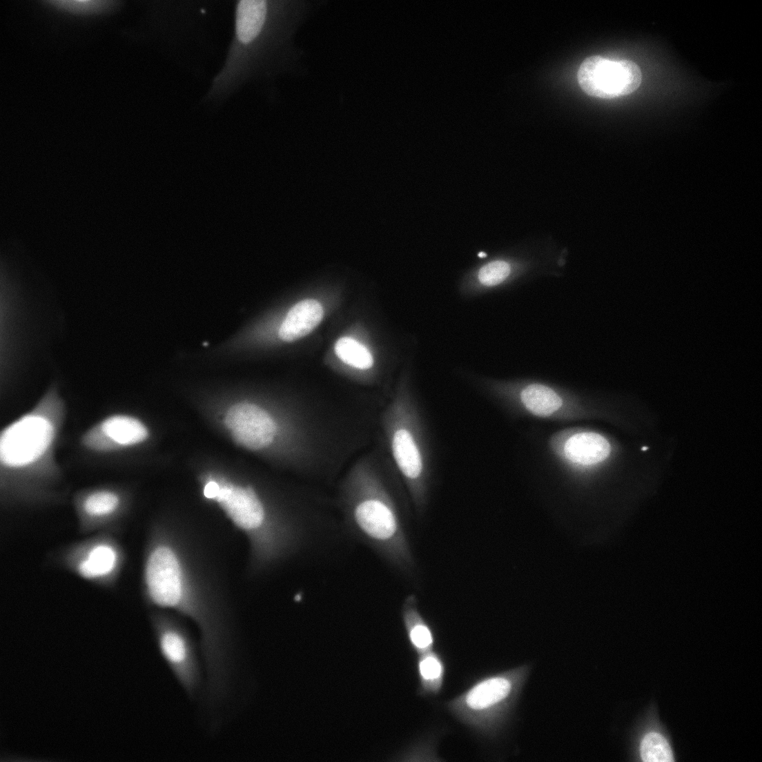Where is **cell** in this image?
Segmentation results:
<instances>
[{
  "mask_svg": "<svg viewBox=\"0 0 762 762\" xmlns=\"http://www.w3.org/2000/svg\"><path fill=\"white\" fill-rule=\"evenodd\" d=\"M510 272L511 267L509 263L502 260H496L483 266L478 272V278L482 284L493 286L502 282L509 275Z\"/></svg>",
  "mask_w": 762,
  "mask_h": 762,
  "instance_id": "cell-19",
  "label": "cell"
},
{
  "mask_svg": "<svg viewBox=\"0 0 762 762\" xmlns=\"http://www.w3.org/2000/svg\"><path fill=\"white\" fill-rule=\"evenodd\" d=\"M641 755L645 762L673 761L670 745L661 734L651 732L645 736L641 744Z\"/></svg>",
  "mask_w": 762,
  "mask_h": 762,
  "instance_id": "cell-17",
  "label": "cell"
},
{
  "mask_svg": "<svg viewBox=\"0 0 762 762\" xmlns=\"http://www.w3.org/2000/svg\"><path fill=\"white\" fill-rule=\"evenodd\" d=\"M184 574L175 551L165 543L153 541L144 558L143 583L148 604L184 615L197 603L185 591Z\"/></svg>",
  "mask_w": 762,
  "mask_h": 762,
  "instance_id": "cell-4",
  "label": "cell"
},
{
  "mask_svg": "<svg viewBox=\"0 0 762 762\" xmlns=\"http://www.w3.org/2000/svg\"><path fill=\"white\" fill-rule=\"evenodd\" d=\"M335 353L344 364L360 371L370 370L374 364L369 351L351 338H340L335 344Z\"/></svg>",
  "mask_w": 762,
  "mask_h": 762,
  "instance_id": "cell-16",
  "label": "cell"
},
{
  "mask_svg": "<svg viewBox=\"0 0 762 762\" xmlns=\"http://www.w3.org/2000/svg\"><path fill=\"white\" fill-rule=\"evenodd\" d=\"M377 424L384 451L417 513L426 509L433 480V456L424 412L407 393L380 409Z\"/></svg>",
  "mask_w": 762,
  "mask_h": 762,
  "instance_id": "cell-2",
  "label": "cell"
},
{
  "mask_svg": "<svg viewBox=\"0 0 762 762\" xmlns=\"http://www.w3.org/2000/svg\"><path fill=\"white\" fill-rule=\"evenodd\" d=\"M81 442L86 449L95 452L108 453L115 450L98 424L90 427L84 433Z\"/></svg>",
  "mask_w": 762,
  "mask_h": 762,
  "instance_id": "cell-20",
  "label": "cell"
},
{
  "mask_svg": "<svg viewBox=\"0 0 762 762\" xmlns=\"http://www.w3.org/2000/svg\"><path fill=\"white\" fill-rule=\"evenodd\" d=\"M577 79L588 95L613 99L636 90L641 84L642 73L639 66L632 61L611 60L594 55L582 62Z\"/></svg>",
  "mask_w": 762,
  "mask_h": 762,
  "instance_id": "cell-7",
  "label": "cell"
},
{
  "mask_svg": "<svg viewBox=\"0 0 762 762\" xmlns=\"http://www.w3.org/2000/svg\"><path fill=\"white\" fill-rule=\"evenodd\" d=\"M98 425L108 437L115 450L143 442L148 432L138 419L124 414H113L104 418Z\"/></svg>",
  "mask_w": 762,
  "mask_h": 762,
  "instance_id": "cell-12",
  "label": "cell"
},
{
  "mask_svg": "<svg viewBox=\"0 0 762 762\" xmlns=\"http://www.w3.org/2000/svg\"><path fill=\"white\" fill-rule=\"evenodd\" d=\"M642 449H643V450H644V451H645V450H647V447H643V448H642Z\"/></svg>",
  "mask_w": 762,
  "mask_h": 762,
  "instance_id": "cell-23",
  "label": "cell"
},
{
  "mask_svg": "<svg viewBox=\"0 0 762 762\" xmlns=\"http://www.w3.org/2000/svg\"><path fill=\"white\" fill-rule=\"evenodd\" d=\"M402 616L409 642L418 655L433 650L435 635L419 611L416 597L411 594L403 603Z\"/></svg>",
  "mask_w": 762,
  "mask_h": 762,
  "instance_id": "cell-11",
  "label": "cell"
},
{
  "mask_svg": "<svg viewBox=\"0 0 762 762\" xmlns=\"http://www.w3.org/2000/svg\"><path fill=\"white\" fill-rule=\"evenodd\" d=\"M401 490L404 487L385 451H373L356 460L345 474L339 503L351 534L390 565L408 571L413 558L403 527Z\"/></svg>",
  "mask_w": 762,
  "mask_h": 762,
  "instance_id": "cell-1",
  "label": "cell"
},
{
  "mask_svg": "<svg viewBox=\"0 0 762 762\" xmlns=\"http://www.w3.org/2000/svg\"><path fill=\"white\" fill-rule=\"evenodd\" d=\"M512 690V682L504 676L480 680L447 704L449 710L470 727L484 725L490 710L505 701Z\"/></svg>",
  "mask_w": 762,
  "mask_h": 762,
  "instance_id": "cell-8",
  "label": "cell"
},
{
  "mask_svg": "<svg viewBox=\"0 0 762 762\" xmlns=\"http://www.w3.org/2000/svg\"><path fill=\"white\" fill-rule=\"evenodd\" d=\"M219 489V485L215 481H210L204 487V495L208 499H214Z\"/></svg>",
  "mask_w": 762,
  "mask_h": 762,
  "instance_id": "cell-21",
  "label": "cell"
},
{
  "mask_svg": "<svg viewBox=\"0 0 762 762\" xmlns=\"http://www.w3.org/2000/svg\"><path fill=\"white\" fill-rule=\"evenodd\" d=\"M63 402L55 387L35 407L1 433L0 462L8 473H22L51 454L59 431Z\"/></svg>",
  "mask_w": 762,
  "mask_h": 762,
  "instance_id": "cell-3",
  "label": "cell"
},
{
  "mask_svg": "<svg viewBox=\"0 0 762 762\" xmlns=\"http://www.w3.org/2000/svg\"><path fill=\"white\" fill-rule=\"evenodd\" d=\"M58 563L82 580L102 587H113L121 573L124 554L108 533L72 544L59 552Z\"/></svg>",
  "mask_w": 762,
  "mask_h": 762,
  "instance_id": "cell-5",
  "label": "cell"
},
{
  "mask_svg": "<svg viewBox=\"0 0 762 762\" xmlns=\"http://www.w3.org/2000/svg\"><path fill=\"white\" fill-rule=\"evenodd\" d=\"M610 451L607 440L600 434L583 432L572 436L567 441L564 453L570 460L583 465H592L605 459Z\"/></svg>",
  "mask_w": 762,
  "mask_h": 762,
  "instance_id": "cell-13",
  "label": "cell"
},
{
  "mask_svg": "<svg viewBox=\"0 0 762 762\" xmlns=\"http://www.w3.org/2000/svg\"><path fill=\"white\" fill-rule=\"evenodd\" d=\"M324 315L322 305L313 299L300 301L287 313L279 331V338L284 342H293L310 333L321 322Z\"/></svg>",
  "mask_w": 762,
  "mask_h": 762,
  "instance_id": "cell-10",
  "label": "cell"
},
{
  "mask_svg": "<svg viewBox=\"0 0 762 762\" xmlns=\"http://www.w3.org/2000/svg\"><path fill=\"white\" fill-rule=\"evenodd\" d=\"M57 8L76 13L94 14L110 10L117 4L113 0H48Z\"/></svg>",
  "mask_w": 762,
  "mask_h": 762,
  "instance_id": "cell-18",
  "label": "cell"
},
{
  "mask_svg": "<svg viewBox=\"0 0 762 762\" xmlns=\"http://www.w3.org/2000/svg\"><path fill=\"white\" fill-rule=\"evenodd\" d=\"M478 256H479L480 257H485V256H486V254H485V253H483V252H481V253H480L478 254Z\"/></svg>",
  "mask_w": 762,
  "mask_h": 762,
  "instance_id": "cell-22",
  "label": "cell"
},
{
  "mask_svg": "<svg viewBox=\"0 0 762 762\" xmlns=\"http://www.w3.org/2000/svg\"><path fill=\"white\" fill-rule=\"evenodd\" d=\"M520 399L525 407L534 414L547 416L556 411L562 405V399L551 388L533 384L524 388Z\"/></svg>",
  "mask_w": 762,
  "mask_h": 762,
  "instance_id": "cell-15",
  "label": "cell"
},
{
  "mask_svg": "<svg viewBox=\"0 0 762 762\" xmlns=\"http://www.w3.org/2000/svg\"><path fill=\"white\" fill-rule=\"evenodd\" d=\"M418 656L419 694L422 696L436 695L443 686L446 674L444 661L440 654L433 650Z\"/></svg>",
  "mask_w": 762,
  "mask_h": 762,
  "instance_id": "cell-14",
  "label": "cell"
},
{
  "mask_svg": "<svg viewBox=\"0 0 762 762\" xmlns=\"http://www.w3.org/2000/svg\"><path fill=\"white\" fill-rule=\"evenodd\" d=\"M79 531H101L113 525L122 507L120 494L109 487L85 491L75 498Z\"/></svg>",
  "mask_w": 762,
  "mask_h": 762,
  "instance_id": "cell-9",
  "label": "cell"
},
{
  "mask_svg": "<svg viewBox=\"0 0 762 762\" xmlns=\"http://www.w3.org/2000/svg\"><path fill=\"white\" fill-rule=\"evenodd\" d=\"M158 649L185 693L194 698L202 684V668L197 649L186 630L170 617L160 613L151 616Z\"/></svg>",
  "mask_w": 762,
  "mask_h": 762,
  "instance_id": "cell-6",
  "label": "cell"
}]
</instances>
